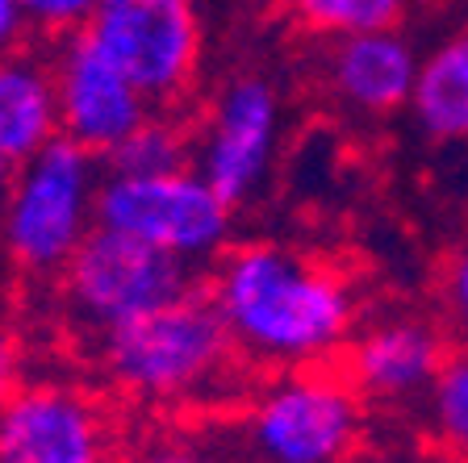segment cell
<instances>
[{
    "instance_id": "obj_3",
    "label": "cell",
    "mask_w": 468,
    "mask_h": 463,
    "mask_svg": "<svg viewBox=\"0 0 468 463\" xmlns=\"http://www.w3.org/2000/svg\"><path fill=\"white\" fill-rule=\"evenodd\" d=\"M97 193L101 159L58 134L13 172L0 205V251L34 280L58 276L97 230Z\"/></svg>"
},
{
    "instance_id": "obj_2",
    "label": "cell",
    "mask_w": 468,
    "mask_h": 463,
    "mask_svg": "<svg viewBox=\"0 0 468 463\" xmlns=\"http://www.w3.org/2000/svg\"><path fill=\"white\" fill-rule=\"evenodd\" d=\"M97 363L134 401L209 396L243 363L205 284L97 338Z\"/></svg>"
},
{
    "instance_id": "obj_13",
    "label": "cell",
    "mask_w": 468,
    "mask_h": 463,
    "mask_svg": "<svg viewBox=\"0 0 468 463\" xmlns=\"http://www.w3.org/2000/svg\"><path fill=\"white\" fill-rule=\"evenodd\" d=\"M63 134L58 130V92L50 55L42 50H5L0 55V151L13 163H26L47 142Z\"/></svg>"
},
{
    "instance_id": "obj_20",
    "label": "cell",
    "mask_w": 468,
    "mask_h": 463,
    "mask_svg": "<svg viewBox=\"0 0 468 463\" xmlns=\"http://www.w3.org/2000/svg\"><path fill=\"white\" fill-rule=\"evenodd\" d=\"M130 463H222V459H214L209 451H201L193 443H155L138 451Z\"/></svg>"
},
{
    "instance_id": "obj_8",
    "label": "cell",
    "mask_w": 468,
    "mask_h": 463,
    "mask_svg": "<svg viewBox=\"0 0 468 463\" xmlns=\"http://www.w3.org/2000/svg\"><path fill=\"white\" fill-rule=\"evenodd\" d=\"M284 109L281 92L263 76H234L218 88L205 117L197 121L193 167L226 205L243 209L263 188L276 163Z\"/></svg>"
},
{
    "instance_id": "obj_22",
    "label": "cell",
    "mask_w": 468,
    "mask_h": 463,
    "mask_svg": "<svg viewBox=\"0 0 468 463\" xmlns=\"http://www.w3.org/2000/svg\"><path fill=\"white\" fill-rule=\"evenodd\" d=\"M21 384V347L9 326H0V401Z\"/></svg>"
},
{
    "instance_id": "obj_16",
    "label": "cell",
    "mask_w": 468,
    "mask_h": 463,
    "mask_svg": "<svg viewBox=\"0 0 468 463\" xmlns=\"http://www.w3.org/2000/svg\"><path fill=\"white\" fill-rule=\"evenodd\" d=\"M422 409L439 451L468 463V347L448 351L443 367L422 393Z\"/></svg>"
},
{
    "instance_id": "obj_18",
    "label": "cell",
    "mask_w": 468,
    "mask_h": 463,
    "mask_svg": "<svg viewBox=\"0 0 468 463\" xmlns=\"http://www.w3.org/2000/svg\"><path fill=\"white\" fill-rule=\"evenodd\" d=\"M21 9H26L29 34L55 42L63 34H76V29L88 26L97 0H21Z\"/></svg>"
},
{
    "instance_id": "obj_10",
    "label": "cell",
    "mask_w": 468,
    "mask_h": 463,
    "mask_svg": "<svg viewBox=\"0 0 468 463\" xmlns=\"http://www.w3.org/2000/svg\"><path fill=\"white\" fill-rule=\"evenodd\" d=\"M0 463H117L105 409L71 384H17L0 401Z\"/></svg>"
},
{
    "instance_id": "obj_9",
    "label": "cell",
    "mask_w": 468,
    "mask_h": 463,
    "mask_svg": "<svg viewBox=\"0 0 468 463\" xmlns=\"http://www.w3.org/2000/svg\"><path fill=\"white\" fill-rule=\"evenodd\" d=\"M47 55L58 92V130L97 159H105L122 138H130L151 117V100L88 38V29L55 38Z\"/></svg>"
},
{
    "instance_id": "obj_15",
    "label": "cell",
    "mask_w": 468,
    "mask_h": 463,
    "mask_svg": "<svg viewBox=\"0 0 468 463\" xmlns=\"http://www.w3.org/2000/svg\"><path fill=\"white\" fill-rule=\"evenodd\" d=\"M193 151H197V126H188L176 109H151L143 126L105 154V167L130 175L180 172V167H193Z\"/></svg>"
},
{
    "instance_id": "obj_6",
    "label": "cell",
    "mask_w": 468,
    "mask_h": 463,
    "mask_svg": "<svg viewBox=\"0 0 468 463\" xmlns=\"http://www.w3.org/2000/svg\"><path fill=\"white\" fill-rule=\"evenodd\" d=\"M197 284V268H188L185 259L105 226L88 234L68 268L58 271L68 318L92 338L185 297Z\"/></svg>"
},
{
    "instance_id": "obj_19",
    "label": "cell",
    "mask_w": 468,
    "mask_h": 463,
    "mask_svg": "<svg viewBox=\"0 0 468 463\" xmlns=\"http://www.w3.org/2000/svg\"><path fill=\"white\" fill-rule=\"evenodd\" d=\"M443 309H448V321L456 330V338H464L468 347V242L443 268Z\"/></svg>"
},
{
    "instance_id": "obj_17",
    "label": "cell",
    "mask_w": 468,
    "mask_h": 463,
    "mask_svg": "<svg viewBox=\"0 0 468 463\" xmlns=\"http://www.w3.org/2000/svg\"><path fill=\"white\" fill-rule=\"evenodd\" d=\"M302 26L314 34H368V29H398L406 17V0H289Z\"/></svg>"
},
{
    "instance_id": "obj_12",
    "label": "cell",
    "mask_w": 468,
    "mask_h": 463,
    "mask_svg": "<svg viewBox=\"0 0 468 463\" xmlns=\"http://www.w3.org/2000/svg\"><path fill=\"white\" fill-rule=\"evenodd\" d=\"M419 58L422 55L401 29L343 34L326 55V79L347 109L364 117H393L410 109Z\"/></svg>"
},
{
    "instance_id": "obj_1",
    "label": "cell",
    "mask_w": 468,
    "mask_h": 463,
    "mask_svg": "<svg viewBox=\"0 0 468 463\" xmlns=\"http://www.w3.org/2000/svg\"><path fill=\"white\" fill-rule=\"evenodd\" d=\"M205 289L239 359L260 372L331 363L360 330V297L347 271L284 242H230Z\"/></svg>"
},
{
    "instance_id": "obj_23",
    "label": "cell",
    "mask_w": 468,
    "mask_h": 463,
    "mask_svg": "<svg viewBox=\"0 0 468 463\" xmlns=\"http://www.w3.org/2000/svg\"><path fill=\"white\" fill-rule=\"evenodd\" d=\"M13 172H17V163L0 151V205H5V193H9V184H13Z\"/></svg>"
},
{
    "instance_id": "obj_7",
    "label": "cell",
    "mask_w": 468,
    "mask_h": 463,
    "mask_svg": "<svg viewBox=\"0 0 468 463\" xmlns=\"http://www.w3.org/2000/svg\"><path fill=\"white\" fill-rule=\"evenodd\" d=\"M88 38L134 79L151 109H180L197 92L205 29L197 0H97Z\"/></svg>"
},
{
    "instance_id": "obj_21",
    "label": "cell",
    "mask_w": 468,
    "mask_h": 463,
    "mask_svg": "<svg viewBox=\"0 0 468 463\" xmlns=\"http://www.w3.org/2000/svg\"><path fill=\"white\" fill-rule=\"evenodd\" d=\"M29 38H34V34H29V21H26L21 0H0V55L26 47Z\"/></svg>"
},
{
    "instance_id": "obj_14",
    "label": "cell",
    "mask_w": 468,
    "mask_h": 463,
    "mask_svg": "<svg viewBox=\"0 0 468 463\" xmlns=\"http://www.w3.org/2000/svg\"><path fill=\"white\" fill-rule=\"evenodd\" d=\"M410 117L439 146H468V26L419 58Z\"/></svg>"
},
{
    "instance_id": "obj_5",
    "label": "cell",
    "mask_w": 468,
    "mask_h": 463,
    "mask_svg": "<svg viewBox=\"0 0 468 463\" xmlns=\"http://www.w3.org/2000/svg\"><path fill=\"white\" fill-rule=\"evenodd\" d=\"M97 226L176 255L188 268H209L230 247L234 205H226L197 167L159 175L105 172L97 193Z\"/></svg>"
},
{
    "instance_id": "obj_11",
    "label": "cell",
    "mask_w": 468,
    "mask_h": 463,
    "mask_svg": "<svg viewBox=\"0 0 468 463\" xmlns=\"http://www.w3.org/2000/svg\"><path fill=\"white\" fill-rule=\"evenodd\" d=\"M448 330L414 313L356 330L343 351V376L368 401H414L448 359Z\"/></svg>"
},
{
    "instance_id": "obj_4",
    "label": "cell",
    "mask_w": 468,
    "mask_h": 463,
    "mask_svg": "<svg viewBox=\"0 0 468 463\" xmlns=\"http://www.w3.org/2000/svg\"><path fill=\"white\" fill-rule=\"evenodd\" d=\"M364 396L335 367L276 372L243 414L251 463H347L364 430Z\"/></svg>"
}]
</instances>
